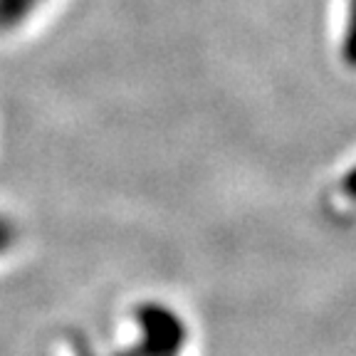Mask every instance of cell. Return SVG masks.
Returning a JSON list of instances; mask_svg holds the SVG:
<instances>
[{"label": "cell", "instance_id": "cell-1", "mask_svg": "<svg viewBox=\"0 0 356 356\" xmlns=\"http://www.w3.org/2000/svg\"><path fill=\"white\" fill-rule=\"evenodd\" d=\"M136 324L141 329V339L134 349L122 356H181L188 339L184 319L166 305L146 302L136 309Z\"/></svg>", "mask_w": 356, "mask_h": 356}, {"label": "cell", "instance_id": "cell-2", "mask_svg": "<svg viewBox=\"0 0 356 356\" xmlns=\"http://www.w3.org/2000/svg\"><path fill=\"white\" fill-rule=\"evenodd\" d=\"M42 0H0V33L17 28Z\"/></svg>", "mask_w": 356, "mask_h": 356}, {"label": "cell", "instance_id": "cell-3", "mask_svg": "<svg viewBox=\"0 0 356 356\" xmlns=\"http://www.w3.org/2000/svg\"><path fill=\"white\" fill-rule=\"evenodd\" d=\"M13 240H15V230H13V225L6 220V218H0V255L10 248Z\"/></svg>", "mask_w": 356, "mask_h": 356}]
</instances>
